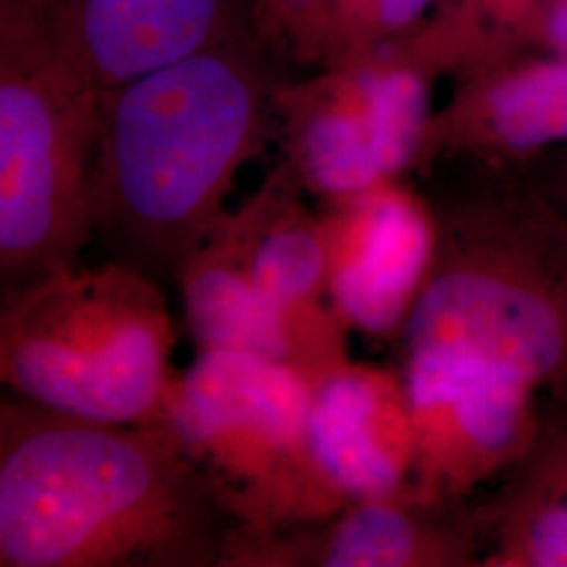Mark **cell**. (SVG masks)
Segmentation results:
<instances>
[{
	"mask_svg": "<svg viewBox=\"0 0 567 567\" xmlns=\"http://www.w3.org/2000/svg\"><path fill=\"white\" fill-rule=\"evenodd\" d=\"M414 425L410 489L461 503L522 461L540 423L543 395L473 362L404 355Z\"/></svg>",
	"mask_w": 567,
	"mask_h": 567,
	"instance_id": "obj_8",
	"label": "cell"
},
{
	"mask_svg": "<svg viewBox=\"0 0 567 567\" xmlns=\"http://www.w3.org/2000/svg\"><path fill=\"white\" fill-rule=\"evenodd\" d=\"M278 61L248 32L103 91L91 219L112 259L175 280L276 128Z\"/></svg>",
	"mask_w": 567,
	"mask_h": 567,
	"instance_id": "obj_2",
	"label": "cell"
},
{
	"mask_svg": "<svg viewBox=\"0 0 567 567\" xmlns=\"http://www.w3.org/2000/svg\"><path fill=\"white\" fill-rule=\"evenodd\" d=\"M486 534L468 501L412 489L349 503L322 522L282 529L236 526L227 567H484Z\"/></svg>",
	"mask_w": 567,
	"mask_h": 567,
	"instance_id": "obj_9",
	"label": "cell"
},
{
	"mask_svg": "<svg viewBox=\"0 0 567 567\" xmlns=\"http://www.w3.org/2000/svg\"><path fill=\"white\" fill-rule=\"evenodd\" d=\"M318 2L320 0H252V30L284 60V47L290 34Z\"/></svg>",
	"mask_w": 567,
	"mask_h": 567,
	"instance_id": "obj_19",
	"label": "cell"
},
{
	"mask_svg": "<svg viewBox=\"0 0 567 567\" xmlns=\"http://www.w3.org/2000/svg\"><path fill=\"white\" fill-rule=\"evenodd\" d=\"M442 7L468 44L466 68L532 49L536 0H444Z\"/></svg>",
	"mask_w": 567,
	"mask_h": 567,
	"instance_id": "obj_18",
	"label": "cell"
},
{
	"mask_svg": "<svg viewBox=\"0 0 567 567\" xmlns=\"http://www.w3.org/2000/svg\"><path fill=\"white\" fill-rule=\"evenodd\" d=\"M175 343L156 278L118 259L68 265L2 297L0 381L51 412L156 423Z\"/></svg>",
	"mask_w": 567,
	"mask_h": 567,
	"instance_id": "obj_4",
	"label": "cell"
},
{
	"mask_svg": "<svg viewBox=\"0 0 567 567\" xmlns=\"http://www.w3.org/2000/svg\"><path fill=\"white\" fill-rule=\"evenodd\" d=\"M163 423L0 404V567H219L234 532Z\"/></svg>",
	"mask_w": 567,
	"mask_h": 567,
	"instance_id": "obj_1",
	"label": "cell"
},
{
	"mask_svg": "<svg viewBox=\"0 0 567 567\" xmlns=\"http://www.w3.org/2000/svg\"><path fill=\"white\" fill-rule=\"evenodd\" d=\"M307 196L280 163L215 229L259 299L288 326L297 372L316 386L351 358L349 328L328 299L322 215Z\"/></svg>",
	"mask_w": 567,
	"mask_h": 567,
	"instance_id": "obj_10",
	"label": "cell"
},
{
	"mask_svg": "<svg viewBox=\"0 0 567 567\" xmlns=\"http://www.w3.org/2000/svg\"><path fill=\"white\" fill-rule=\"evenodd\" d=\"M444 0H320L295 28L284 60L307 70L364 53L414 30Z\"/></svg>",
	"mask_w": 567,
	"mask_h": 567,
	"instance_id": "obj_17",
	"label": "cell"
},
{
	"mask_svg": "<svg viewBox=\"0 0 567 567\" xmlns=\"http://www.w3.org/2000/svg\"><path fill=\"white\" fill-rule=\"evenodd\" d=\"M61 53L102 91L252 30V0H41Z\"/></svg>",
	"mask_w": 567,
	"mask_h": 567,
	"instance_id": "obj_13",
	"label": "cell"
},
{
	"mask_svg": "<svg viewBox=\"0 0 567 567\" xmlns=\"http://www.w3.org/2000/svg\"><path fill=\"white\" fill-rule=\"evenodd\" d=\"M437 248L404 355L486 365L567 398V215L524 171L468 173L435 203Z\"/></svg>",
	"mask_w": 567,
	"mask_h": 567,
	"instance_id": "obj_3",
	"label": "cell"
},
{
	"mask_svg": "<svg viewBox=\"0 0 567 567\" xmlns=\"http://www.w3.org/2000/svg\"><path fill=\"white\" fill-rule=\"evenodd\" d=\"M532 49L567 55V0H536Z\"/></svg>",
	"mask_w": 567,
	"mask_h": 567,
	"instance_id": "obj_20",
	"label": "cell"
},
{
	"mask_svg": "<svg viewBox=\"0 0 567 567\" xmlns=\"http://www.w3.org/2000/svg\"><path fill=\"white\" fill-rule=\"evenodd\" d=\"M538 183L567 215V150L548 154L538 163L519 168Z\"/></svg>",
	"mask_w": 567,
	"mask_h": 567,
	"instance_id": "obj_21",
	"label": "cell"
},
{
	"mask_svg": "<svg viewBox=\"0 0 567 567\" xmlns=\"http://www.w3.org/2000/svg\"><path fill=\"white\" fill-rule=\"evenodd\" d=\"M442 9L395 41L284 79L274 116L282 163L322 204L416 173L437 82L465 65Z\"/></svg>",
	"mask_w": 567,
	"mask_h": 567,
	"instance_id": "obj_6",
	"label": "cell"
},
{
	"mask_svg": "<svg viewBox=\"0 0 567 567\" xmlns=\"http://www.w3.org/2000/svg\"><path fill=\"white\" fill-rule=\"evenodd\" d=\"M309 446L343 507L410 489L414 425L402 368L349 360L328 372L313 386Z\"/></svg>",
	"mask_w": 567,
	"mask_h": 567,
	"instance_id": "obj_14",
	"label": "cell"
},
{
	"mask_svg": "<svg viewBox=\"0 0 567 567\" xmlns=\"http://www.w3.org/2000/svg\"><path fill=\"white\" fill-rule=\"evenodd\" d=\"M175 282L198 351H243L297 370L288 326L252 290L217 229L183 261Z\"/></svg>",
	"mask_w": 567,
	"mask_h": 567,
	"instance_id": "obj_16",
	"label": "cell"
},
{
	"mask_svg": "<svg viewBox=\"0 0 567 567\" xmlns=\"http://www.w3.org/2000/svg\"><path fill=\"white\" fill-rule=\"evenodd\" d=\"M103 91L61 53L41 0H0L2 297L93 243Z\"/></svg>",
	"mask_w": 567,
	"mask_h": 567,
	"instance_id": "obj_5",
	"label": "cell"
},
{
	"mask_svg": "<svg viewBox=\"0 0 567 567\" xmlns=\"http://www.w3.org/2000/svg\"><path fill=\"white\" fill-rule=\"evenodd\" d=\"M311 398L313 386L290 365L200 349L173 372L156 423L203 471L236 526H303L343 508L311 454Z\"/></svg>",
	"mask_w": 567,
	"mask_h": 567,
	"instance_id": "obj_7",
	"label": "cell"
},
{
	"mask_svg": "<svg viewBox=\"0 0 567 567\" xmlns=\"http://www.w3.org/2000/svg\"><path fill=\"white\" fill-rule=\"evenodd\" d=\"M435 107L419 175L461 164L511 173L567 150V55L529 49L471 65Z\"/></svg>",
	"mask_w": 567,
	"mask_h": 567,
	"instance_id": "obj_12",
	"label": "cell"
},
{
	"mask_svg": "<svg viewBox=\"0 0 567 567\" xmlns=\"http://www.w3.org/2000/svg\"><path fill=\"white\" fill-rule=\"evenodd\" d=\"M477 507L484 567H567V398H543L534 442Z\"/></svg>",
	"mask_w": 567,
	"mask_h": 567,
	"instance_id": "obj_15",
	"label": "cell"
},
{
	"mask_svg": "<svg viewBox=\"0 0 567 567\" xmlns=\"http://www.w3.org/2000/svg\"><path fill=\"white\" fill-rule=\"evenodd\" d=\"M328 299L349 330L400 339L437 248L435 203L402 179L324 204Z\"/></svg>",
	"mask_w": 567,
	"mask_h": 567,
	"instance_id": "obj_11",
	"label": "cell"
}]
</instances>
